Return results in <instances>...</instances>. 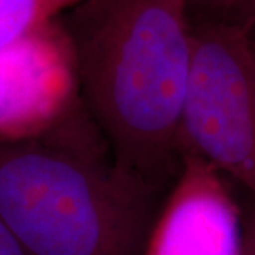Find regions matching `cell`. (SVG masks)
Masks as SVG:
<instances>
[{
	"instance_id": "6da1fadb",
	"label": "cell",
	"mask_w": 255,
	"mask_h": 255,
	"mask_svg": "<svg viewBox=\"0 0 255 255\" xmlns=\"http://www.w3.org/2000/svg\"><path fill=\"white\" fill-rule=\"evenodd\" d=\"M189 0H82L60 24L114 163L159 194L182 167Z\"/></svg>"
},
{
	"instance_id": "7a4b0ae2",
	"label": "cell",
	"mask_w": 255,
	"mask_h": 255,
	"mask_svg": "<svg viewBox=\"0 0 255 255\" xmlns=\"http://www.w3.org/2000/svg\"><path fill=\"white\" fill-rule=\"evenodd\" d=\"M70 122L0 140V219L27 255H135L156 193L78 145Z\"/></svg>"
},
{
	"instance_id": "3957f363",
	"label": "cell",
	"mask_w": 255,
	"mask_h": 255,
	"mask_svg": "<svg viewBox=\"0 0 255 255\" xmlns=\"http://www.w3.org/2000/svg\"><path fill=\"white\" fill-rule=\"evenodd\" d=\"M182 150L211 163L255 197V37L246 23L191 27Z\"/></svg>"
},
{
	"instance_id": "277c9868",
	"label": "cell",
	"mask_w": 255,
	"mask_h": 255,
	"mask_svg": "<svg viewBox=\"0 0 255 255\" xmlns=\"http://www.w3.org/2000/svg\"><path fill=\"white\" fill-rule=\"evenodd\" d=\"M81 101L68 40L51 23L0 50V140L53 133Z\"/></svg>"
},
{
	"instance_id": "5b68a950",
	"label": "cell",
	"mask_w": 255,
	"mask_h": 255,
	"mask_svg": "<svg viewBox=\"0 0 255 255\" xmlns=\"http://www.w3.org/2000/svg\"><path fill=\"white\" fill-rule=\"evenodd\" d=\"M243 211L221 174L184 152L152 231L147 255H240Z\"/></svg>"
},
{
	"instance_id": "8992f818",
	"label": "cell",
	"mask_w": 255,
	"mask_h": 255,
	"mask_svg": "<svg viewBox=\"0 0 255 255\" xmlns=\"http://www.w3.org/2000/svg\"><path fill=\"white\" fill-rule=\"evenodd\" d=\"M82 0H0V50L13 46Z\"/></svg>"
},
{
	"instance_id": "52a82bcc",
	"label": "cell",
	"mask_w": 255,
	"mask_h": 255,
	"mask_svg": "<svg viewBox=\"0 0 255 255\" xmlns=\"http://www.w3.org/2000/svg\"><path fill=\"white\" fill-rule=\"evenodd\" d=\"M240 255H255V197L250 196V201L243 211V238Z\"/></svg>"
},
{
	"instance_id": "ba28073f",
	"label": "cell",
	"mask_w": 255,
	"mask_h": 255,
	"mask_svg": "<svg viewBox=\"0 0 255 255\" xmlns=\"http://www.w3.org/2000/svg\"><path fill=\"white\" fill-rule=\"evenodd\" d=\"M0 255H27L1 219H0Z\"/></svg>"
},
{
	"instance_id": "9c48e42d",
	"label": "cell",
	"mask_w": 255,
	"mask_h": 255,
	"mask_svg": "<svg viewBox=\"0 0 255 255\" xmlns=\"http://www.w3.org/2000/svg\"><path fill=\"white\" fill-rule=\"evenodd\" d=\"M214 4H220V6H234L238 3H248V1H253V0H209Z\"/></svg>"
},
{
	"instance_id": "30bf717a",
	"label": "cell",
	"mask_w": 255,
	"mask_h": 255,
	"mask_svg": "<svg viewBox=\"0 0 255 255\" xmlns=\"http://www.w3.org/2000/svg\"><path fill=\"white\" fill-rule=\"evenodd\" d=\"M251 3H253V6H254V9H255V0H253ZM250 18H253V20H255V14H254V16H253V17H250Z\"/></svg>"
}]
</instances>
